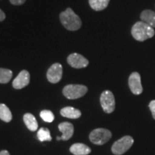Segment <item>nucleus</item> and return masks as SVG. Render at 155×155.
<instances>
[{"label":"nucleus","instance_id":"nucleus-9","mask_svg":"<svg viewBox=\"0 0 155 155\" xmlns=\"http://www.w3.org/2000/svg\"><path fill=\"white\" fill-rule=\"evenodd\" d=\"M68 63L74 68H83L88 65L89 62L86 58L78 53H72L68 57Z\"/></svg>","mask_w":155,"mask_h":155},{"label":"nucleus","instance_id":"nucleus-11","mask_svg":"<svg viewBox=\"0 0 155 155\" xmlns=\"http://www.w3.org/2000/svg\"><path fill=\"white\" fill-rule=\"evenodd\" d=\"M58 129L63 134L61 137L62 140L67 141L73 137L74 128H73L72 124L69 123V122H63L58 125Z\"/></svg>","mask_w":155,"mask_h":155},{"label":"nucleus","instance_id":"nucleus-17","mask_svg":"<svg viewBox=\"0 0 155 155\" xmlns=\"http://www.w3.org/2000/svg\"><path fill=\"white\" fill-rule=\"evenodd\" d=\"M0 119L5 122H9L12 119L10 110L4 104H0Z\"/></svg>","mask_w":155,"mask_h":155},{"label":"nucleus","instance_id":"nucleus-19","mask_svg":"<svg viewBox=\"0 0 155 155\" xmlns=\"http://www.w3.org/2000/svg\"><path fill=\"white\" fill-rule=\"evenodd\" d=\"M12 77V71L9 69L0 68V83H7Z\"/></svg>","mask_w":155,"mask_h":155},{"label":"nucleus","instance_id":"nucleus-24","mask_svg":"<svg viewBox=\"0 0 155 155\" xmlns=\"http://www.w3.org/2000/svg\"><path fill=\"white\" fill-rule=\"evenodd\" d=\"M0 155H10L7 150H2L0 152Z\"/></svg>","mask_w":155,"mask_h":155},{"label":"nucleus","instance_id":"nucleus-1","mask_svg":"<svg viewBox=\"0 0 155 155\" xmlns=\"http://www.w3.org/2000/svg\"><path fill=\"white\" fill-rule=\"evenodd\" d=\"M60 19L64 28L71 31L79 30L82 25L80 17L71 8H68L66 10L61 13Z\"/></svg>","mask_w":155,"mask_h":155},{"label":"nucleus","instance_id":"nucleus-3","mask_svg":"<svg viewBox=\"0 0 155 155\" xmlns=\"http://www.w3.org/2000/svg\"><path fill=\"white\" fill-rule=\"evenodd\" d=\"M111 132L109 130L103 128H98L93 130L89 135V138L93 144L103 145L111 139Z\"/></svg>","mask_w":155,"mask_h":155},{"label":"nucleus","instance_id":"nucleus-13","mask_svg":"<svg viewBox=\"0 0 155 155\" xmlns=\"http://www.w3.org/2000/svg\"><path fill=\"white\" fill-rule=\"evenodd\" d=\"M61 114L63 117L68 118V119H78L81 117V112L77 108H75L71 106H67L62 108L61 111Z\"/></svg>","mask_w":155,"mask_h":155},{"label":"nucleus","instance_id":"nucleus-18","mask_svg":"<svg viewBox=\"0 0 155 155\" xmlns=\"http://www.w3.org/2000/svg\"><path fill=\"white\" fill-rule=\"evenodd\" d=\"M38 138L40 141H51L52 137L50 135V131L47 128H40L38 132Z\"/></svg>","mask_w":155,"mask_h":155},{"label":"nucleus","instance_id":"nucleus-20","mask_svg":"<svg viewBox=\"0 0 155 155\" xmlns=\"http://www.w3.org/2000/svg\"><path fill=\"white\" fill-rule=\"evenodd\" d=\"M40 116L43 121L48 122V123L53 122L54 121V119H55L53 112L49 111V110H43V111H42L40 112Z\"/></svg>","mask_w":155,"mask_h":155},{"label":"nucleus","instance_id":"nucleus-25","mask_svg":"<svg viewBox=\"0 0 155 155\" xmlns=\"http://www.w3.org/2000/svg\"><path fill=\"white\" fill-rule=\"evenodd\" d=\"M56 139H57L58 141L61 140V137H57V138H56Z\"/></svg>","mask_w":155,"mask_h":155},{"label":"nucleus","instance_id":"nucleus-6","mask_svg":"<svg viewBox=\"0 0 155 155\" xmlns=\"http://www.w3.org/2000/svg\"><path fill=\"white\" fill-rule=\"evenodd\" d=\"M100 102L104 111L111 114L115 109V98L113 93L110 91H105L101 95Z\"/></svg>","mask_w":155,"mask_h":155},{"label":"nucleus","instance_id":"nucleus-23","mask_svg":"<svg viewBox=\"0 0 155 155\" xmlns=\"http://www.w3.org/2000/svg\"><path fill=\"white\" fill-rule=\"evenodd\" d=\"M5 14L4 13L3 11H2V9H0V22L3 21L5 19Z\"/></svg>","mask_w":155,"mask_h":155},{"label":"nucleus","instance_id":"nucleus-4","mask_svg":"<svg viewBox=\"0 0 155 155\" xmlns=\"http://www.w3.org/2000/svg\"><path fill=\"white\" fill-rule=\"evenodd\" d=\"M88 88L83 85L71 84L64 87L63 94L68 99H77L84 96Z\"/></svg>","mask_w":155,"mask_h":155},{"label":"nucleus","instance_id":"nucleus-15","mask_svg":"<svg viewBox=\"0 0 155 155\" xmlns=\"http://www.w3.org/2000/svg\"><path fill=\"white\" fill-rule=\"evenodd\" d=\"M23 120H24L25 125H26L27 127L28 128L29 130L35 131L38 129V122H37L35 117L32 114H25L24 116H23Z\"/></svg>","mask_w":155,"mask_h":155},{"label":"nucleus","instance_id":"nucleus-5","mask_svg":"<svg viewBox=\"0 0 155 155\" xmlns=\"http://www.w3.org/2000/svg\"><path fill=\"white\" fill-rule=\"evenodd\" d=\"M134 144V139L130 136H125L114 142L111 151L114 154L121 155L127 152Z\"/></svg>","mask_w":155,"mask_h":155},{"label":"nucleus","instance_id":"nucleus-12","mask_svg":"<svg viewBox=\"0 0 155 155\" xmlns=\"http://www.w3.org/2000/svg\"><path fill=\"white\" fill-rule=\"evenodd\" d=\"M70 151L74 155H88L91 152L90 147L82 143H75L70 148Z\"/></svg>","mask_w":155,"mask_h":155},{"label":"nucleus","instance_id":"nucleus-10","mask_svg":"<svg viewBox=\"0 0 155 155\" xmlns=\"http://www.w3.org/2000/svg\"><path fill=\"white\" fill-rule=\"evenodd\" d=\"M30 75L28 71H21L18 75L15 78L12 82V86L15 89H22L30 83Z\"/></svg>","mask_w":155,"mask_h":155},{"label":"nucleus","instance_id":"nucleus-2","mask_svg":"<svg viewBox=\"0 0 155 155\" xmlns=\"http://www.w3.org/2000/svg\"><path fill=\"white\" fill-rule=\"evenodd\" d=\"M154 28L146 23L140 21L136 22L131 28V35L137 41L143 42L154 35Z\"/></svg>","mask_w":155,"mask_h":155},{"label":"nucleus","instance_id":"nucleus-22","mask_svg":"<svg viewBox=\"0 0 155 155\" xmlns=\"http://www.w3.org/2000/svg\"><path fill=\"white\" fill-rule=\"evenodd\" d=\"M9 1H10L11 4L14 5H21L23 3H25L26 0H9Z\"/></svg>","mask_w":155,"mask_h":155},{"label":"nucleus","instance_id":"nucleus-16","mask_svg":"<svg viewBox=\"0 0 155 155\" xmlns=\"http://www.w3.org/2000/svg\"><path fill=\"white\" fill-rule=\"evenodd\" d=\"M91 7L95 11H101L106 9L110 0H88Z\"/></svg>","mask_w":155,"mask_h":155},{"label":"nucleus","instance_id":"nucleus-8","mask_svg":"<svg viewBox=\"0 0 155 155\" xmlns=\"http://www.w3.org/2000/svg\"><path fill=\"white\" fill-rule=\"evenodd\" d=\"M129 86L131 91L135 95H139L143 92V87L141 82V76L139 73L134 72L129 78Z\"/></svg>","mask_w":155,"mask_h":155},{"label":"nucleus","instance_id":"nucleus-21","mask_svg":"<svg viewBox=\"0 0 155 155\" xmlns=\"http://www.w3.org/2000/svg\"><path fill=\"white\" fill-rule=\"evenodd\" d=\"M149 107H150L151 112H152L153 118L155 119V100L152 101L149 104Z\"/></svg>","mask_w":155,"mask_h":155},{"label":"nucleus","instance_id":"nucleus-7","mask_svg":"<svg viewBox=\"0 0 155 155\" xmlns=\"http://www.w3.org/2000/svg\"><path fill=\"white\" fill-rule=\"evenodd\" d=\"M63 76V66L61 64L55 63L53 64L47 72V78L49 82L57 83L61 80Z\"/></svg>","mask_w":155,"mask_h":155},{"label":"nucleus","instance_id":"nucleus-14","mask_svg":"<svg viewBox=\"0 0 155 155\" xmlns=\"http://www.w3.org/2000/svg\"><path fill=\"white\" fill-rule=\"evenodd\" d=\"M140 18L144 22L152 28H155V12L150 9H146L141 12Z\"/></svg>","mask_w":155,"mask_h":155}]
</instances>
